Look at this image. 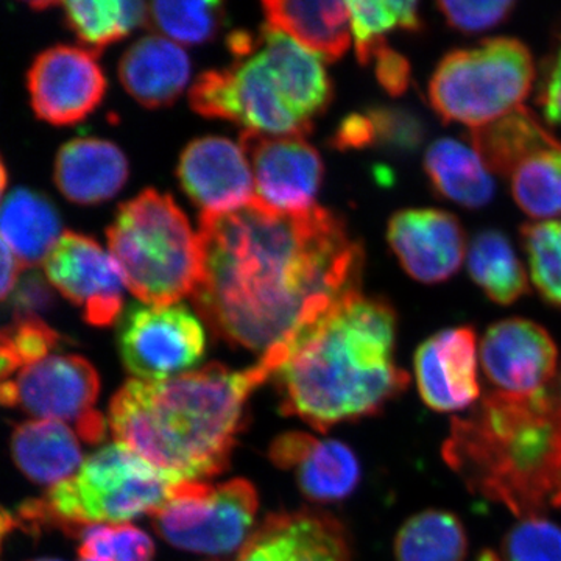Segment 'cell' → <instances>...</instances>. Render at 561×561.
Here are the masks:
<instances>
[{"instance_id":"1","label":"cell","mask_w":561,"mask_h":561,"mask_svg":"<svg viewBox=\"0 0 561 561\" xmlns=\"http://www.w3.org/2000/svg\"><path fill=\"white\" fill-rule=\"evenodd\" d=\"M198 236L203 273L191 297L198 316L261 357L360 290L364 249L320 206L283 214L254 198L232 213L202 214Z\"/></svg>"},{"instance_id":"2","label":"cell","mask_w":561,"mask_h":561,"mask_svg":"<svg viewBox=\"0 0 561 561\" xmlns=\"http://www.w3.org/2000/svg\"><path fill=\"white\" fill-rule=\"evenodd\" d=\"M397 313L360 290L261 357L275 379L280 412L319 432L365 419L408 389L394 364Z\"/></svg>"},{"instance_id":"3","label":"cell","mask_w":561,"mask_h":561,"mask_svg":"<svg viewBox=\"0 0 561 561\" xmlns=\"http://www.w3.org/2000/svg\"><path fill=\"white\" fill-rule=\"evenodd\" d=\"M268 379L260 362L242 371L209 364L160 381L131 379L111 400V431L176 482H201L230 463L247 401Z\"/></svg>"},{"instance_id":"4","label":"cell","mask_w":561,"mask_h":561,"mask_svg":"<svg viewBox=\"0 0 561 561\" xmlns=\"http://www.w3.org/2000/svg\"><path fill=\"white\" fill-rule=\"evenodd\" d=\"M442 456L471 493L518 518L561 507V405L551 387L491 391L470 415L453 420Z\"/></svg>"},{"instance_id":"5","label":"cell","mask_w":561,"mask_h":561,"mask_svg":"<svg viewBox=\"0 0 561 561\" xmlns=\"http://www.w3.org/2000/svg\"><path fill=\"white\" fill-rule=\"evenodd\" d=\"M106 238L125 286L144 305L171 306L194 295L203 273L201 236L171 195L146 190L122 203Z\"/></svg>"},{"instance_id":"6","label":"cell","mask_w":561,"mask_h":561,"mask_svg":"<svg viewBox=\"0 0 561 561\" xmlns=\"http://www.w3.org/2000/svg\"><path fill=\"white\" fill-rule=\"evenodd\" d=\"M175 483L117 442L88 457L76 476L51 486L43 500L27 502L21 515L35 526L60 524L66 530L127 524L140 515H153Z\"/></svg>"},{"instance_id":"7","label":"cell","mask_w":561,"mask_h":561,"mask_svg":"<svg viewBox=\"0 0 561 561\" xmlns=\"http://www.w3.org/2000/svg\"><path fill=\"white\" fill-rule=\"evenodd\" d=\"M534 79V58L526 44L486 39L438 62L430 81V102L443 121L476 130L523 106Z\"/></svg>"},{"instance_id":"8","label":"cell","mask_w":561,"mask_h":561,"mask_svg":"<svg viewBox=\"0 0 561 561\" xmlns=\"http://www.w3.org/2000/svg\"><path fill=\"white\" fill-rule=\"evenodd\" d=\"M257 505L256 489L247 479L220 485L179 482L151 518L169 545L205 556H225L249 540Z\"/></svg>"},{"instance_id":"9","label":"cell","mask_w":561,"mask_h":561,"mask_svg":"<svg viewBox=\"0 0 561 561\" xmlns=\"http://www.w3.org/2000/svg\"><path fill=\"white\" fill-rule=\"evenodd\" d=\"M190 101L203 117L236 122L261 135L305 138L312 131L290 108L257 46L231 68L203 72L192 84Z\"/></svg>"},{"instance_id":"10","label":"cell","mask_w":561,"mask_h":561,"mask_svg":"<svg viewBox=\"0 0 561 561\" xmlns=\"http://www.w3.org/2000/svg\"><path fill=\"white\" fill-rule=\"evenodd\" d=\"M101 379L77 354H50L0 383V404L20 408L36 420L73 424L88 443L105 437V419L95 411Z\"/></svg>"},{"instance_id":"11","label":"cell","mask_w":561,"mask_h":561,"mask_svg":"<svg viewBox=\"0 0 561 561\" xmlns=\"http://www.w3.org/2000/svg\"><path fill=\"white\" fill-rule=\"evenodd\" d=\"M117 348L136 379L160 381L183 375L202 360L205 328L181 305H133L119 319Z\"/></svg>"},{"instance_id":"12","label":"cell","mask_w":561,"mask_h":561,"mask_svg":"<svg viewBox=\"0 0 561 561\" xmlns=\"http://www.w3.org/2000/svg\"><path fill=\"white\" fill-rule=\"evenodd\" d=\"M44 272L54 289L83 311L92 327H110L122 317L125 283L110 251L90 236L65 231Z\"/></svg>"},{"instance_id":"13","label":"cell","mask_w":561,"mask_h":561,"mask_svg":"<svg viewBox=\"0 0 561 561\" xmlns=\"http://www.w3.org/2000/svg\"><path fill=\"white\" fill-rule=\"evenodd\" d=\"M27 88L38 119L69 127L87 119L101 105L106 79L98 54L61 44L35 58L28 69Z\"/></svg>"},{"instance_id":"14","label":"cell","mask_w":561,"mask_h":561,"mask_svg":"<svg viewBox=\"0 0 561 561\" xmlns=\"http://www.w3.org/2000/svg\"><path fill=\"white\" fill-rule=\"evenodd\" d=\"M241 146L253 172L256 201L283 214L316 206L324 168L319 150L308 140L245 130Z\"/></svg>"},{"instance_id":"15","label":"cell","mask_w":561,"mask_h":561,"mask_svg":"<svg viewBox=\"0 0 561 561\" xmlns=\"http://www.w3.org/2000/svg\"><path fill=\"white\" fill-rule=\"evenodd\" d=\"M481 364L496 391L537 393L556 379L559 351L540 324L524 319L502 320L483 335Z\"/></svg>"},{"instance_id":"16","label":"cell","mask_w":561,"mask_h":561,"mask_svg":"<svg viewBox=\"0 0 561 561\" xmlns=\"http://www.w3.org/2000/svg\"><path fill=\"white\" fill-rule=\"evenodd\" d=\"M176 176L202 214L232 213L256 198L245 151L220 136L192 140L181 153Z\"/></svg>"},{"instance_id":"17","label":"cell","mask_w":561,"mask_h":561,"mask_svg":"<svg viewBox=\"0 0 561 561\" xmlns=\"http://www.w3.org/2000/svg\"><path fill=\"white\" fill-rule=\"evenodd\" d=\"M387 239L405 272L420 283L451 278L467 254L463 227L440 209H405L389 221Z\"/></svg>"},{"instance_id":"18","label":"cell","mask_w":561,"mask_h":561,"mask_svg":"<svg viewBox=\"0 0 561 561\" xmlns=\"http://www.w3.org/2000/svg\"><path fill=\"white\" fill-rule=\"evenodd\" d=\"M413 365L421 400L432 411H463L481 394L478 339L471 328H453L432 335L416 350Z\"/></svg>"},{"instance_id":"19","label":"cell","mask_w":561,"mask_h":561,"mask_svg":"<svg viewBox=\"0 0 561 561\" xmlns=\"http://www.w3.org/2000/svg\"><path fill=\"white\" fill-rule=\"evenodd\" d=\"M236 561H351L348 535L328 513H276L250 535Z\"/></svg>"},{"instance_id":"20","label":"cell","mask_w":561,"mask_h":561,"mask_svg":"<svg viewBox=\"0 0 561 561\" xmlns=\"http://www.w3.org/2000/svg\"><path fill=\"white\" fill-rule=\"evenodd\" d=\"M268 456L280 470L295 472L301 493L311 501L345 500L360 481L359 460L342 442L287 432L273 440Z\"/></svg>"},{"instance_id":"21","label":"cell","mask_w":561,"mask_h":561,"mask_svg":"<svg viewBox=\"0 0 561 561\" xmlns=\"http://www.w3.org/2000/svg\"><path fill=\"white\" fill-rule=\"evenodd\" d=\"M130 175L124 151L99 138L69 140L58 151L54 180L58 191L77 205H99L116 197Z\"/></svg>"},{"instance_id":"22","label":"cell","mask_w":561,"mask_h":561,"mask_svg":"<svg viewBox=\"0 0 561 561\" xmlns=\"http://www.w3.org/2000/svg\"><path fill=\"white\" fill-rule=\"evenodd\" d=\"M119 79L140 105L162 108L186 90L191 79L190 55L164 36H144L122 57Z\"/></svg>"},{"instance_id":"23","label":"cell","mask_w":561,"mask_h":561,"mask_svg":"<svg viewBox=\"0 0 561 561\" xmlns=\"http://www.w3.org/2000/svg\"><path fill=\"white\" fill-rule=\"evenodd\" d=\"M257 49L278 80L290 108L306 124L328 108L332 87L323 60L283 32L265 25Z\"/></svg>"},{"instance_id":"24","label":"cell","mask_w":561,"mask_h":561,"mask_svg":"<svg viewBox=\"0 0 561 561\" xmlns=\"http://www.w3.org/2000/svg\"><path fill=\"white\" fill-rule=\"evenodd\" d=\"M268 27L297 41L321 60L335 61L351 44V14L346 2L271 0L262 3Z\"/></svg>"},{"instance_id":"25","label":"cell","mask_w":561,"mask_h":561,"mask_svg":"<svg viewBox=\"0 0 561 561\" xmlns=\"http://www.w3.org/2000/svg\"><path fill=\"white\" fill-rule=\"evenodd\" d=\"M11 454L32 482L50 489L76 476L83 465L79 435L58 421L32 420L14 427Z\"/></svg>"},{"instance_id":"26","label":"cell","mask_w":561,"mask_h":561,"mask_svg":"<svg viewBox=\"0 0 561 561\" xmlns=\"http://www.w3.org/2000/svg\"><path fill=\"white\" fill-rule=\"evenodd\" d=\"M61 236L60 214L44 195L25 187L7 195L0 206V238L22 268L44 265Z\"/></svg>"},{"instance_id":"27","label":"cell","mask_w":561,"mask_h":561,"mask_svg":"<svg viewBox=\"0 0 561 561\" xmlns=\"http://www.w3.org/2000/svg\"><path fill=\"white\" fill-rule=\"evenodd\" d=\"M424 171L432 186L465 208L478 209L491 202L494 180L478 151L459 140H435L424 157Z\"/></svg>"},{"instance_id":"28","label":"cell","mask_w":561,"mask_h":561,"mask_svg":"<svg viewBox=\"0 0 561 561\" xmlns=\"http://www.w3.org/2000/svg\"><path fill=\"white\" fill-rule=\"evenodd\" d=\"M471 140L472 149L490 171L511 175L519 162L557 139L538 124L530 111L519 106L508 116L472 130Z\"/></svg>"},{"instance_id":"29","label":"cell","mask_w":561,"mask_h":561,"mask_svg":"<svg viewBox=\"0 0 561 561\" xmlns=\"http://www.w3.org/2000/svg\"><path fill=\"white\" fill-rule=\"evenodd\" d=\"M467 264L471 279L497 305H513L529 291L526 268L501 231L479 232L468 249Z\"/></svg>"},{"instance_id":"30","label":"cell","mask_w":561,"mask_h":561,"mask_svg":"<svg viewBox=\"0 0 561 561\" xmlns=\"http://www.w3.org/2000/svg\"><path fill=\"white\" fill-rule=\"evenodd\" d=\"M58 5L70 31L94 54L149 22V5L133 0H77Z\"/></svg>"},{"instance_id":"31","label":"cell","mask_w":561,"mask_h":561,"mask_svg":"<svg viewBox=\"0 0 561 561\" xmlns=\"http://www.w3.org/2000/svg\"><path fill=\"white\" fill-rule=\"evenodd\" d=\"M467 534L456 515L442 511L421 512L398 531L397 561H465Z\"/></svg>"},{"instance_id":"32","label":"cell","mask_w":561,"mask_h":561,"mask_svg":"<svg viewBox=\"0 0 561 561\" xmlns=\"http://www.w3.org/2000/svg\"><path fill=\"white\" fill-rule=\"evenodd\" d=\"M512 194L534 219L561 214V142L542 147L519 162L511 173Z\"/></svg>"},{"instance_id":"33","label":"cell","mask_w":561,"mask_h":561,"mask_svg":"<svg viewBox=\"0 0 561 561\" xmlns=\"http://www.w3.org/2000/svg\"><path fill=\"white\" fill-rule=\"evenodd\" d=\"M351 14V33L356 43L357 60L368 65L373 54L386 43L383 35L400 27L415 32L421 28L419 3L416 2H346Z\"/></svg>"},{"instance_id":"34","label":"cell","mask_w":561,"mask_h":561,"mask_svg":"<svg viewBox=\"0 0 561 561\" xmlns=\"http://www.w3.org/2000/svg\"><path fill=\"white\" fill-rule=\"evenodd\" d=\"M225 21L221 2L149 3V22L173 43L195 46L213 38Z\"/></svg>"},{"instance_id":"35","label":"cell","mask_w":561,"mask_h":561,"mask_svg":"<svg viewBox=\"0 0 561 561\" xmlns=\"http://www.w3.org/2000/svg\"><path fill=\"white\" fill-rule=\"evenodd\" d=\"M522 236L535 287L561 308V220L524 225Z\"/></svg>"},{"instance_id":"36","label":"cell","mask_w":561,"mask_h":561,"mask_svg":"<svg viewBox=\"0 0 561 561\" xmlns=\"http://www.w3.org/2000/svg\"><path fill=\"white\" fill-rule=\"evenodd\" d=\"M502 561H561V529L535 516L513 527L502 545Z\"/></svg>"},{"instance_id":"37","label":"cell","mask_w":561,"mask_h":561,"mask_svg":"<svg viewBox=\"0 0 561 561\" xmlns=\"http://www.w3.org/2000/svg\"><path fill=\"white\" fill-rule=\"evenodd\" d=\"M368 116L375 128V146L401 151L419 149L426 136V127L412 111L402 108H373Z\"/></svg>"},{"instance_id":"38","label":"cell","mask_w":561,"mask_h":561,"mask_svg":"<svg viewBox=\"0 0 561 561\" xmlns=\"http://www.w3.org/2000/svg\"><path fill=\"white\" fill-rule=\"evenodd\" d=\"M513 7L515 3L508 2V0H500V2L445 0V2L437 3V9L440 10L448 24L465 33H479L496 27L497 24L511 16Z\"/></svg>"},{"instance_id":"39","label":"cell","mask_w":561,"mask_h":561,"mask_svg":"<svg viewBox=\"0 0 561 561\" xmlns=\"http://www.w3.org/2000/svg\"><path fill=\"white\" fill-rule=\"evenodd\" d=\"M10 328L24 367L50 356V351L61 339V335L51 330L35 312L18 311Z\"/></svg>"},{"instance_id":"40","label":"cell","mask_w":561,"mask_h":561,"mask_svg":"<svg viewBox=\"0 0 561 561\" xmlns=\"http://www.w3.org/2000/svg\"><path fill=\"white\" fill-rule=\"evenodd\" d=\"M371 60H375L376 79L383 90L393 98L408 91L412 77L411 62L405 60L400 51L383 43L375 50Z\"/></svg>"},{"instance_id":"41","label":"cell","mask_w":561,"mask_h":561,"mask_svg":"<svg viewBox=\"0 0 561 561\" xmlns=\"http://www.w3.org/2000/svg\"><path fill=\"white\" fill-rule=\"evenodd\" d=\"M154 545L146 531L131 524L111 526V557L113 561H151Z\"/></svg>"},{"instance_id":"42","label":"cell","mask_w":561,"mask_h":561,"mask_svg":"<svg viewBox=\"0 0 561 561\" xmlns=\"http://www.w3.org/2000/svg\"><path fill=\"white\" fill-rule=\"evenodd\" d=\"M332 146L339 150H364L375 147V128L368 113H353L339 125Z\"/></svg>"},{"instance_id":"43","label":"cell","mask_w":561,"mask_h":561,"mask_svg":"<svg viewBox=\"0 0 561 561\" xmlns=\"http://www.w3.org/2000/svg\"><path fill=\"white\" fill-rule=\"evenodd\" d=\"M540 105L549 124L561 125V44L546 70L540 92Z\"/></svg>"},{"instance_id":"44","label":"cell","mask_w":561,"mask_h":561,"mask_svg":"<svg viewBox=\"0 0 561 561\" xmlns=\"http://www.w3.org/2000/svg\"><path fill=\"white\" fill-rule=\"evenodd\" d=\"M21 271L20 261L5 241L0 238V301L7 300L11 291L16 289Z\"/></svg>"},{"instance_id":"45","label":"cell","mask_w":561,"mask_h":561,"mask_svg":"<svg viewBox=\"0 0 561 561\" xmlns=\"http://www.w3.org/2000/svg\"><path fill=\"white\" fill-rule=\"evenodd\" d=\"M21 368H24V364H22L20 353H18L10 324L0 328V383L16 375Z\"/></svg>"},{"instance_id":"46","label":"cell","mask_w":561,"mask_h":561,"mask_svg":"<svg viewBox=\"0 0 561 561\" xmlns=\"http://www.w3.org/2000/svg\"><path fill=\"white\" fill-rule=\"evenodd\" d=\"M13 515H11L10 512L3 511V508L0 507V545H2L3 538H5L11 530H13Z\"/></svg>"},{"instance_id":"47","label":"cell","mask_w":561,"mask_h":561,"mask_svg":"<svg viewBox=\"0 0 561 561\" xmlns=\"http://www.w3.org/2000/svg\"><path fill=\"white\" fill-rule=\"evenodd\" d=\"M7 184H9V173H7L5 164H3L2 157H0V206L7 197Z\"/></svg>"},{"instance_id":"48","label":"cell","mask_w":561,"mask_h":561,"mask_svg":"<svg viewBox=\"0 0 561 561\" xmlns=\"http://www.w3.org/2000/svg\"><path fill=\"white\" fill-rule=\"evenodd\" d=\"M551 390H552L553 397L557 398V401H559L560 405H561V368H560L559 375H557L556 386L551 387Z\"/></svg>"},{"instance_id":"49","label":"cell","mask_w":561,"mask_h":561,"mask_svg":"<svg viewBox=\"0 0 561 561\" xmlns=\"http://www.w3.org/2000/svg\"><path fill=\"white\" fill-rule=\"evenodd\" d=\"M476 561H501L500 557L496 556V553L491 551H483L481 556H479V559Z\"/></svg>"},{"instance_id":"50","label":"cell","mask_w":561,"mask_h":561,"mask_svg":"<svg viewBox=\"0 0 561 561\" xmlns=\"http://www.w3.org/2000/svg\"><path fill=\"white\" fill-rule=\"evenodd\" d=\"M79 561H102V560L92 559V557H79Z\"/></svg>"},{"instance_id":"51","label":"cell","mask_w":561,"mask_h":561,"mask_svg":"<svg viewBox=\"0 0 561 561\" xmlns=\"http://www.w3.org/2000/svg\"><path fill=\"white\" fill-rule=\"evenodd\" d=\"M35 561H58V560L44 559V560H35Z\"/></svg>"}]
</instances>
